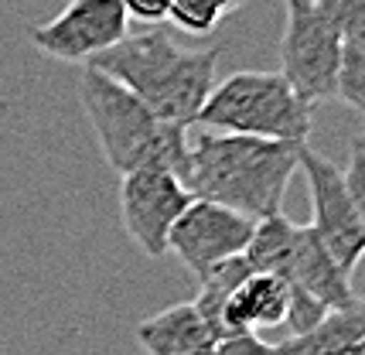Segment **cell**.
<instances>
[{
	"label": "cell",
	"mask_w": 365,
	"mask_h": 355,
	"mask_svg": "<svg viewBox=\"0 0 365 355\" xmlns=\"http://www.w3.org/2000/svg\"><path fill=\"white\" fill-rule=\"evenodd\" d=\"M297 171H304L307 188H311V209H314L311 229L318 232L324 249L341 267V274L351 277L359 259L365 257V232L359 226L349 188H345V171L328 158L314 154L307 144L301 147V168Z\"/></svg>",
	"instance_id": "obj_8"
},
{
	"label": "cell",
	"mask_w": 365,
	"mask_h": 355,
	"mask_svg": "<svg viewBox=\"0 0 365 355\" xmlns=\"http://www.w3.org/2000/svg\"><path fill=\"white\" fill-rule=\"evenodd\" d=\"M188 205V185L171 171L140 168L120 178V219L143 257H168V236Z\"/></svg>",
	"instance_id": "obj_6"
},
{
	"label": "cell",
	"mask_w": 365,
	"mask_h": 355,
	"mask_svg": "<svg viewBox=\"0 0 365 355\" xmlns=\"http://www.w3.org/2000/svg\"><path fill=\"white\" fill-rule=\"evenodd\" d=\"M334 96L345 99L359 116H365V45H341V68Z\"/></svg>",
	"instance_id": "obj_15"
},
{
	"label": "cell",
	"mask_w": 365,
	"mask_h": 355,
	"mask_svg": "<svg viewBox=\"0 0 365 355\" xmlns=\"http://www.w3.org/2000/svg\"><path fill=\"white\" fill-rule=\"evenodd\" d=\"M137 345L147 355H188L198 349H212L215 339L198 307L185 301L137 324Z\"/></svg>",
	"instance_id": "obj_12"
},
{
	"label": "cell",
	"mask_w": 365,
	"mask_h": 355,
	"mask_svg": "<svg viewBox=\"0 0 365 355\" xmlns=\"http://www.w3.org/2000/svg\"><path fill=\"white\" fill-rule=\"evenodd\" d=\"M341 68V38L318 14L311 0H287V24L280 34V76L304 103L334 96Z\"/></svg>",
	"instance_id": "obj_5"
},
{
	"label": "cell",
	"mask_w": 365,
	"mask_h": 355,
	"mask_svg": "<svg viewBox=\"0 0 365 355\" xmlns=\"http://www.w3.org/2000/svg\"><path fill=\"white\" fill-rule=\"evenodd\" d=\"M253 229L256 219L250 215H239L205 198H191V205L181 212L168 236V253H175L185 263V270L202 280L219 263L242 257L253 240Z\"/></svg>",
	"instance_id": "obj_9"
},
{
	"label": "cell",
	"mask_w": 365,
	"mask_h": 355,
	"mask_svg": "<svg viewBox=\"0 0 365 355\" xmlns=\"http://www.w3.org/2000/svg\"><path fill=\"white\" fill-rule=\"evenodd\" d=\"M168 17L188 34H212L222 24L225 14L215 0H175Z\"/></svg>",
	"instance_id": "obj_16"
},
{
	"label": "cell",
	"mask_w": 365,
	"mask_h": 355,
	"mask_svg": "<svg viewBox=\"0 0 365 355\" xmlns=\"http://www.w3.org/2000/svg\"><path fill=\"white\" fill-rule=\"evenodd\" d=\"M188 355H215V345H212V349H198V352H188Z\"/></svg>",
	"instance_id": "obj_22"
},
{
	"label": "cell",
	"mask_w": 365,
	"mask_h": 355,
	"mask_svg": "<svg viewBox=\"0 0 365 355\" xmlns=\"http://www.w3.org/2000/svg\"><path fill=\"white\" fill-rule=\"evenodd\" d=\"M79 103L93 123L103 158L120 178L140 168H158L185 181L188 130L160 123L130 89L89 65L79 79Z\"/></svg>",
	"instance_id": "obj_3"
},
{
	"label": "cell",
	"mask_w": 365,
	"mask_h": 355,
	"mask_svg": "<svg viewBox=\"0 0 365 355\" xmlns=\"http://www.w3.org/2000/svg\"><path fill=\"white\" fill-rule=\"evenodd\" d=\"M365 339V307L359 304L345 311H331L318 328H311L307 335L277 341V355H351Z\"/></svg>",
	"instance_id": "obj_13"
},
{
	"label": "cell",
	"mask_w": 365,
	"mask_h": 355,
	"mask_svg": "<svg viewBox=\"0 0 365 355\" xmlns=\"http://www.w3.org/2000/svg\"><path fill=\"white\" fill-rule=\"evenodd\" d=\"M345 188H349V198L355 205V215H359V226L365 232V154L355 140H351V161L345 168Z\"/></svg>",
	"instance_id": "obj_18"
},
{
	"label": "cell",
	"mask_w": 365,
	"mask_h": 355,
	"mask_svg": "<svg viewBox=\"0 0 365 355\" xmlns=\"http://www.w3.org/2000/svg\"><path fill=\"white\" fill-rule=\"evenodd\" d=\"M311 103H304L280 72H232L215 82L195 127L236 137H263L307 144L311 137Z\"/></svg>",
	"instance_id": "obj_4"
},
{
	"label": "cell",
	"mask_w": 365,
	"mask_h": 355,
	"mask_svg": "<svg viewBox=\"0 0 365 355\" xmlns=\"http://www.w3.org/2000/svg\"><path fill=\"white\" fill-rule=\"evenodd\" d=\"M287 304H290L287 280L273 274H250L222 307V339L284 324Z\"/></svg>",
	"instance_id": "obj_11"
},
{
	"label": "cell",
	"mask_w": 365,
	"mask_h": 355,
	"mask_svg": "<svg viewBox=\"0 0 365 355\" xmlns=\"http://www.w3.org/2000/svg\"><path fill=\"white\" fill-rule=\"evenodd\" d=\"M219 7H222V14H229V11H236V7H242L246 0H215Z\"/></svg>",
	"instance_id": "obj_21"
},
{
	"label": "cell",
	"mask_w": 365,
	"mask_h": 355,
	"mask_svg": "<svg viewBox=\"0 0 365 355\" xmlns=\"http://www.w3.org/2000/svg\"><path fill=\"white\" fill-rule=\"evenodd\" d=\"M328 314H331V307H324L318 297H311V294L301 291V287H290V304H287V318H284V328H290L287 339L307 335V331L318 328Z\"/></svg>",
	"instance_id": "obj_17"
},
{
	"label": "cell",
	"mask_w": 365,
	"mask_h": 355,
	"mask_svg": "<svg viewBox=\"0 0 365 355\" xmlns=\"http://www.w3.org/2000/svg\"><path fill=\"white\" fill-rule=\"evenodd\" d=\"M280 280H287L290 287L307 291L331 311H345V307L359 304V297H355L349 284V274H341V267L324 249V242L318 240L311 222L297 226V236H294V246H290V257L284 263Z\"/></svg>",
	"instance_id": "obj_10"
},
{
	"label": "cell",
	"mask_w": 365,
	"mask_h": 355,
	"mask_svg": "<svg viewBox=\"0 0 365 355\" xmlns=\"http://www.w3.org/2000/svg\"><path fill=\"white\" fill-rule=\"evenodd\" d=\"M120 4H123V11H127L130 21H140L147 28H154L160 21H168L175 0H120Z\"/></svg>",
	"instance_id": "obj_20"
},
{
	"label": "cell",
	"mask_w": 365,
	"mask_h": 355,
	"mask_svg": "<svg viewBox=\"0 0 365 355\" xmlns=\"http://www.w3.org/2000/svg\"><path fill=\"white\" fill-rule=\"evenodd\" d=\"M215 355H277V345L263 341L256 331H246V335L222 339L215 345Z\"/></svg>",
	"instance_id": "obj_19"
},
{
	"label": "cell",
	"mask_w": 365,
	"mask_h": 355,
	"mask_svg": "<svg viewBox=\"0 0 365 355\" xmlns=\"http://www.w3.org/2000/svg\"><path fill=\"white\" fill-rule=\"evenodd\" d=\"M351 355H365V339L359 341V349H355V352H351Z\"/></svg>",
	"instance_id": "obj_23"
},
{
	"label": "cell",
	"mask_w": 365,
	"mask_h": 355,
	"mask_svg": "<svg viewBox=\"0 0 365 355\" xmlns=\"http://www.w3.org/2000/svg\"><path fill=\"white\" fill-rule=\"evenodd\" d=\"M130 34V17L120 0H68L58 17L34 24L28 38L48 58L89 65Z\"/></svg>",
	"instance_id": "obj_7"
},
{
	"label": "cell",
	"mask_w": 365,
	"mask_h": 355,
	"mask_svg": "<svg viewBox=\"0 0 365 355\" xmlns=\"http://www.w3.org/2000/svg\"><path fill=\"white\" fill-rule=\"evenodd\" d=\"M219 48L188 51L160 28L127 34L120 45L96 55L89 68L110 76L140 99L160 123L191 130L215 89Z\"/></svg>",
	"instance_id": "obj_2"
},
{
	"label": "cell",
	"mask_w": 365,
	"mask_h": 355,
	"mask_svg": "<svg viewBox=\"0 0 365 355\" xmlns=\"http://www.w3.org/2000/svg\"><path fill=\"white\" fill-rule=\"evenodd\" d=\"M341 45H365V0H311Z\"/></svg>",
	"instance_id": "obj_14"
},
{
	"label": "cell",
	"mask_w": 365,
	"mask_h": 355,
	"mask_svg": "<svg viewBox=\"0 0 365 355\" xmlns=\"http://www.w3.org/2000/svg\"><path fill=\"white\" fill-rule=\"evenodd\" d=\"M301 147L212 130L188 133L185 185L191 198H205L259 222L284 209L290 178L301 168Z\"/></svg>",
	"instance_id": "obj_1"
},
{
	"label": "cell",
	"mask_w": 365,
	"mask_h": 355,
	"mask_svg": "<svg viewBox=\"0 0 365 355\" xmlns=\"http://www.w3.org/2000/svg\"><path fill=\"white\" fill-rule=\"evenodd\" d=\"M362 307H365V297H362Z\"/></svg>",
	"instance_id": "obj_25"
},
{
	"label": "cell",
	"mask_w": 365,
	"mask_h": 355,
	"mask_svg": "<svg viewBox=\"0 0 365 355\" xmlns=\"http://www.w3.org/2000/svg\"><path fill=\"white\" fill-rule=\"evenodd\" d=\"M355 144L362 147V154H365V137H355Z\"/></svg>",
	"instance_id": "obj_24"
}]
</instances>
